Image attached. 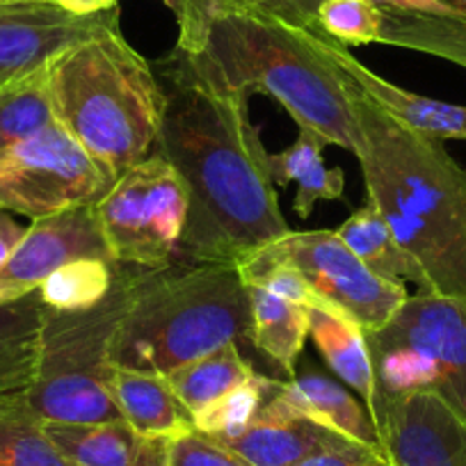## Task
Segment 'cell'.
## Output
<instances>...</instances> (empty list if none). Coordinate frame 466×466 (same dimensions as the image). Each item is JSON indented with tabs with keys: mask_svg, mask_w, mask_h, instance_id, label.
<instances>
[{
	"mask_svg": "<svg viewBox=\"0 0 466 466\" xmlns=\"http://www.w3.org/2000/svg\"><path fill=\"white\" fill-rule=\"evenodd\" d=\"M336 233L355 252V257L382 281L393 286H405L407 281H411L419 286L420 293H432L423 268L393 238L391 228L373 201L366 199V204L350 215L336 228Z\"/></svg>",
	"mask_w": 466,
	"mask_h": 466,
	"instance_id": "d6986e66",
	"label": "cell"
},
{
	"mask_svg": "<svg viewBox=\"0 0 466 466\" xmlns=\"http://www.w3.org/2000/svg\"><path fill=\"white\" fill-rule=\"evenodd\" d=\"M252 254L298 270L325 311L350 318L364 331L382 329L410 298L405 286L375 277L336 231H289Z\"/></svg>",
	"mask_w": 466,
	"mask_h": 466,
	"instance_id": "30bf717a",
	"label": "cell"
},
{
	"mask_svg": "<svg viewBox=\"0 0 466 466\" xmlns=\"http://www.w3.org/2000/svg\"><path fill=\"white\" fill-rule=\"evenodd\" d=\"M12 299H19V295L10 293V290H5V289H0V307L7 302H12Z\"/></svg>",
	"mask_w": 466,
	"mask_h": 466,
	"instance_id": "74e56055",
	"label": "cell"
},
{
	"mask_svg": "<svg viewBox=\"0 0 466 466\" xmlns=\"http://www.w3.org/2000/svg\"><path fill=\"white\" fill-rule=\"evenodd\" d=\"M119 25V5L78 16L48 0L0 3V80L24 78L51 65L66 48Z\"/></svg>",
	"mask_w": 466,
	"mask_h": 466,
	"instance_id": "7c38bea8",
	"label": "cell"
},
{
	"mask_svg": "<svg viewBox=\"0 0 466 466\" xmlns=\"http://www.w3.org/2000/svg\"><path fill=\"white\" fill-rule=\"evenodd\" d=\"M275 400L293 414L304 416L340 437L382 452L378 428L366 405H361L343 384L331 380L329 375L318 370L295 375L289 382L277 384Z\"/></svg>",
	"mask_w": 466,
	"mask_h": 466,
	"instance_id": "e0dca14e",
	"label": "cell"
},
{
	"mask_svg": "<svg viewBox=\"0 0 466 466\" xmlns=\"http://www.w3.org/2000/svg\"><path fill=\"white\" fill-rule=\"evenodd\" d=\"M48 439L76 466H167L169 439L145 437L127 420L44 423Z\"/></svg>",
	"mask_w": 466,
	"mask_h": 466,
	"instance_id": "2e32d148",
	"label": "cell"
},
{
	"mask_svg": "<svg viewBox=\"0 0 466 466\" xmlns=\"http://www.w3.org/2000/svg\"><path fill=\"white\" fill-rule=\"evenodd\" d=\"M249 340L258 352L275 361L289 378H295V364L309 336V307L248 286Z\"/></svg>",
	"mask_w": 466,
	"mask_h": 466,
	"instance_id": "44dd1931",
	"label": "cell"
},
{
	"mask_svg": "<svg viewBox=\"0 0 466 466\" xmlns=\"http://www.w3.org/2000/svg\"><path fill=\"white\" fill-rule=\"evenodd\" d=\"M322 0H192L190 21L186 28L178 30V51L192 53L199 51L208 35V25L218 15H257L266 19L281 21L293 28L318 30V7Z\"/></svg>",
	"mask_w": 466,
	"mask_h": 466,
	"instance_id": "4316f807",
	"label": "cell"
},
{
	"mask_svg": "<svg viewBox=\"0 0 466 466\" xmlns=\"http://www.w3.org/2000/svg\"><path fill=\"white\" fill-rule=\"evenodd\" d=\"M252 375L254 369L240 355L238 343H227L215 352L172 370L165 380L187 414L195 416L197 411L213 405L224 393L248 382Z\"/></svg>",
	"mask_w": 466,
	"mask_h": 466,
	"instance_id": "d4e9b609",
	"label": "cell"
},
{
	"mask_svg": "<svg viewBox=\"0 0 466 466\" xmlns=\"http://www.w3.org/2000/svg\"><path fill=\"white\" fill-rule=\"evenodd\" d=\"M53 124L57 122L48 66L0 85V151L37 136Z\"/></svg>",
	"mask_w": 466,
	"mask_h": 466,
	"instance_id": "83f0119b",
	"label": "cell"
},
{
	"mask_svg": "<svg viewBox=\"0 0 466 466\" xmlns=\"http://www.w3.org/2000/svg\"><path fill=\"white\" fill-rule=\"evenodd\" d=\"M309 334L336 378L364 398L369 414L375 410V373L366 331L350 318L325 309H309Z\"/></svg>",
	"mask_w": 466,
	"mask_h": 466,
	"instance_id": "ffe728a7",
	"label": "cell"
},
{
	"mask_svg": "<svg viewBox=\"0 0 466 466\" xmlns=\"http://www.w3.org/2000/svg\"><path fill=\"white\" fill-rule=\"evenodd\" d=\"M165 5L172 10L174 19H177L178 30L186 28L187 21H190V12H192V0H163Z\"/></svg>",
	"mask_w": 466,
	"mask_h": 466,
	"instance_id": "d590c367",
	"label": "cell"
},
{
	"mask_svg": "<svg viewBox=\"0 0 466 466\" xmlns=\"http://www.w3.org/2000/svg\"><path fill=\"white\" fill-rule=\"evenodd\" d=\"M340 80L355 101L369 201L423 268L430 290L466 299V169L443 140L402 127Z\"/></svg>",
	"mask_w": 466,
	"mask_h": 466,
	"instance_id": "7a4b0ae2",
	"label": "cell"
},
{
	"mask_svg": "<svg viewBox=\"0 0 466 466\" xmlns=\"http://www.w3.org/2000/svg\"><path fill=\"white\" fill-rule=\"evenodd\" d=\"M83 258H112L96 215V204L76 206L48 218L33 219L7 263L0 268V289L24 295L39 289L48 275Z\"/></svg>",
	"mask_w": 466,
	"mask_h": 466,
	"instance_id": "4fadbf2b",
	"label": "cell"
},
{
	"mask_svg": "<svg viewBox=\"0 0 466 466\" xmlns=\"http://www.w3.org/2000/svg\"><path fill=\"white\" fill-rule=\"evenodd\" d=\"M42 309L37 290L0 307V393L25 391L33 382Z\"/></svg>",
	"mask_w": 466,
	"mask_h": 466,
	"instance_id": "cb8c5ba5",
	"label": "cell"
},
{
	"mask_svg": "<svg viewBox=\"0 0 466 466\" xmlns=\"http://www.w3.org/2000/svg\"><path fill=\"white\" fill-rule=\"evenodd\" d=\"M115 181L57 124L0 151V208L30 219L96 204Z\"/></svg>",
	"mask_w": 466,
	"mask_h": 466,
	"instance_id": "9c48e42d",
	"label": "cell"
},
{
	"mask_svg": "<svg viewBox=\"0 0 466 466\" xmlns=\"http://www.w3.org/2000/svg\"><path fill=\"white\" fill-rule=\"evenodd\" d=\"M137 266L119 263L106 298L89 309H42L30 407L44 423L122 420L110 396V350L128 309Z\"/></svg>",
	"mask_w": 466,
	"mask_h": 466,
	"instance_id": "8992f818",
	"label": "cell"
},
{
	"mask_svg": "<svg viewBox=\"0 0 466 466\" xmlns=\"http://www.w3.org/2000/svg\"><path fill=\"white\" fill-rule=\"evenodd\" d=\"M25 228L28 227H24V224H19L12 218L10 210L0 208V268L5 266L7 258L16 249V245L24 240Z\"/></svg>",
	"mask_w": 466,
	"mask_h": 466,
	"instance_id": "836d02e7",
	"label": "cell"
},
{
	"mask_svg": "<svg viewBox=\"0 0 466 466\" xmlns=\"http://www.w3.org/2000/svg\"><path fill=\"white\" fill-rule=\"evenodd\" d=\"M0 3H12V0H0Z\"/></svg>",
	"mask_w": 466,
	"mask_h": 466,
	"instance_id": "f35d334b",
	"label": "cell"
},
{
	"mask_svg": "<svg viewBox=\"0 0 466 466\" xmlns=\"http://www.w3.org/2000/svg\"><path fill=\"white\" fill-rule=\"evenodd\" d=\"M167 466H252L210 434L192 428L167 443Z\"/></svg>",
	"mask_w": 466,
	"mask_h": 466,
	"instance_id": "1f68e13d",
	"label": "cell"
},
{
	"mask_svg": "<svg viewBox=\"0 0 466 466\" xmlns=\"http://www.w3.org/2000/svg\"><path fill=\"white\" fill-rule=\"evenodd\" d=\"M380 44L443 57L466 69V16L452 10H380Z\"/></svg>",
	"mask_w": 466,
	"mask_h": 466,
	"instance_id": "603a6c76",
	"label": "cell"
},
{
	"mask_svg": "<svg viewBox=\"0 0 466 466\" xmlns=\"http://www.w3.org/2000/svg\"><path fill=\"white\" fill-rule=\"evenodd\" d=\"M370 419L391 466H466V419L437 393L378 396Z\"/></svg>",
	"mask_w": 466,
	"mask_h": 466,
	"instance_id": "8fae6325",
	"label": "cell"
},
{
	"mask_svg": "<svg viewBox=\"0 0 466 466\" xmlns=\"http://www.w3.org/2000/svg\"><path fill=\"white\" fill-rule=\"evenodd\" d=\"M277 384L279 382H272V380L254 373L248 382L224 393L206 410L197 411L192 416V425H195V430L215 439L236 437L252 423L263 402L275 393Z\"/></svg>",
	"mask_w": 466,
	"mask_h": 466,
	"instance_id": "f546056e",
	"label": "cell"
},
{
	"mask_svg": "<svg viewBox=\"0 0 466 466\" xmlns=\"http://www.w3.org/2000/svg\"><path fill=\"white\" fill-rule=\"evenodd\" d=\"M48 78L57 127L112 177L149 158L158 142L165 89L119 25L66 48L48 65Z\"/></svg>",
	"mask_w": 466,
	"mask_h": 466,
	"instance_id": "277c9868",
	"label": "cell"
},
{
	"mask_svg": "<svg viewBox=\"0 0 466 466\" xmlns=\"http://www.w3.org/2000/svg\"><path fill=\"white\" fill-rule=\"evenodd\" d=\"M112 258L137 268L178 261L187 219V187L160 154L133 165L96 201Z\"/></svg>",
	"mask_w": 466,
	"mask_h": 466,
	"instance_id": "ba28073f",
	"label": "cell"
},
{
	"mask_svg": "<svg viewBox=\"0 0 466 466\" xmlns=\"http://www.w3.org/2000/svg\"><path fill=\"white\" fill-rule=\"evenodd\" d=\"M439 3H443L446 7H451V10L457 12V15L466 16V0H439Z\"/></svg>",
	"mask_w": 466,
	"mask_h": 466,
	"instance_id": "8d00e7d4",
	"label": "cell"
},
{
	"mask_svg": "<svg viewBox=\"0 0 466 466\" xmlns=\"http://www.w3.org/2000/svg\"><path fill=\"white\" fill-rule=\"evenodd\" d=\"M295 466H391L382 452L373 451L369 446L352 441V439H340L334 446L307 457Z\"/></svg>",
	"mask_w": 466,
	"mask_h": 466,
	"instance_id": "d6a6232c",
	"label": "cell"
},
{
	"mask_svg": "<svg viewBox=\"0 0 466 466\" xmlns=\"http://www.w3.org/2000/svg\"><path fill=\"white\" fill-rule=\"evenodd\" d=\"M325 142L309 131H299L298 140L279 154H268V172L275 186L298 183L293 208L307 219L318 201L343 199L345 172L327 167L322 160Z\"/></svg>",
	"mask_w": 466,
	"mask_h": 466,
	"instance_id": "7402d4cb",
	"label": "cell"
},
{
	"mask_svg": "<svg viewBox=\"0 0 466 466\" xmlns=\"http://www.w3.org/2000/svg\"><path fill=\"white\" fill-rule=\"evenodd\" d=\"M165 107L156 154L187 187L183 263H238L290 231L268 172V149L249 124L248 101L192 78L174 48L160 62Z\"/></svg>",
	"mask_w": 466,
	"mask_h": 466,
	"instance_id": "6da1fadb",
	"label": "cell"
},
{
	"mask_svg": "<svg viewBox=\"0 0 466 466\" xmlns=\"http://www.w3.org/2000/svg\"><path fill=\"white\" fill-rule=\"evenodd\" d=\"M0 466H76L48 439L25 391L0 393Z\"/></svg>",
	"mask_w": 466,
	"mask_h": 466,
	"instance_id": "484cf974",
	"label": "cell"
},
{
	"mask_svg": "<svg viewBox=\"0 0 466 466\" xmlns=\"http://www.w3.org/2000/svg\"><path fill=\"white\" fill-rule=\"evenodd\" d=\"M0 85H3V80H0Z\"/></svg>",
	"mask_w": 466,
	"mask_h": 466,
	"instance_id": "ab89813d",
	"label": "cell"
},
{
	"mask_svg": "<svg viewBox=\"0 0 466 466\" xmlns=\"http://www.w3.org/2000/svg\"><path fill=\"white\" fill-rule=\"evenodd\" d=\"M110 396L122 419L145 437L174 439L195 428L192 416L163 375L115 366L110 373Z\"/></svg>",
	"mask_w": 466,
	"mask_h": 466,
	"instance_id": "ac0fdd59",
	"label": "cell"
},
{
	"mask_svg": "<svg viewBox=\"0 0 466 466\" xmlns=\"http://www.w3.org/2000/svg\"><path fill=\"white\" fill-rule=\"evenodd\" d=\"M119 263L83 258L69 266H62L39 284L37 293L44 307L57 311H78L101 302L112 289L115 272Z\"/></svg>",
	"mask_w": 466,
	"mask_h": 466,
	"instance_id": "f1b7e54d",
	"label": "cell"
},
{
	"mask_svg": "<svg viewBox=\"0 0 466 466\" xmlns=\"http://www.w3.org/2000/svg\"><path fill=\"white\" fill-rule=\"evenodd\" d=\"M320 35L257 15H218L197 53L178 51L192 78L222 96L270 94L299 131L360 154L352 94L320 48Z\"/></svg>",
	"mask_w": 466,
	"mask_h": 466,
	"instance_id": "3957f363",
	"label": "cell"
},
{
	"mask_svg": "<svg viewBox=\"0 0 466 466\" xmlns=\"http://www.w3.org/2000/svg\"><path fill=\"white\" fill-rule=\"evenodd\" d=\"M48 3L71 12V15L89 16V15H98V12L112 10V7H116L119 0H48Z\"/></svg>",
	"mask_w": 466,
	"mask_h": 466,
	"instance_id": "e575fe53",
	"label": "cell"
},
{
	"mask_svg": "<svg viewBox=\"0 0 466 466\" xmlns=\"http://www.w3.org/2000/svg\"><path fill=\"white\" fill-rule=\"evenodd\" d=\"M316 21L320 33L343 46L380 44L382 12L373 0H322Z\"/></svg>",
	"mask_w": 466,
	"mask_h": 466,
	"instance_id": "4dcf8cb0",
	"label": "cell"
},
{
	"mask_svg": "<svg viewBox=\"0 0 466 466\" xmlns=\"http://www.w3.org/2000/svg\"><path fill=\"white\" fill-rule=\"evenodd\" d=\"M340 439L345 437L286 410L272 393L243 432L218 441L252 466H295Z\"/></svg>",
	"mask_w": 466,
	"mask_h": 466,
	"instance_id": "9a60e30c",
	"label": "cell"
},
{
	"mask_svg": "<svg viewBox=\"0 0 466 466\" xmlns=\"http://www.w3.org/2000/svg\"><path fill=\"white\" fill-rule=\"evenodd\" d=\"M378 396L437 393L466 419V299L419 293L366 331ZM375 411V410H373Z\"/></svg>",
	"mask_w": 466,
	"mask_h": 466,
	"instance_id": "52a82bcc",
	"label": "cell"
},
{
	"mask_svg": "<svg viewBox=\"0 0 466 466\" xmlns=\"http://www.w3.org/2000/svg\"><path fill=\"white\" fill-rule=\"evenodd\" d=\"M249 339V298L236 263L137 268L112 366L163 375Z\"/></svg>",
	"mask_w": 466,
	"mask_h": 466,
	"instance_id": "5b68a950",
	"label": "cell"
},
{
	"mask_svg": "<svg viewBox=\"0 0 466 466\" xmlns=\"http://www.w3.org/2000/svg\"><path fill=\"white\" fill-rule=\"evenodd\" d=\"M320 48L327 60L336 66L361 96L393 116L402 127L439 140H466V106L439 101L423 94L407 92L387 78L361 65L343 44L320 35Z\"/></svg>",
	"mask_w": 466,
	"mask_h": 466,
	"instance_id": "5bb4252c",
	"label": "cell"
}]
</instances>
